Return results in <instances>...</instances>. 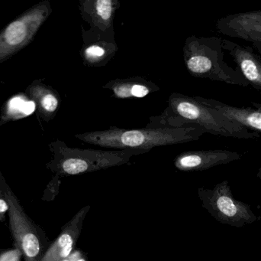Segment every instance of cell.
I'll return each mask as SVG.
<instances>
[{"label":"cell","mask_w":261,"mask_h":261,"mask_svg":"<svg viewBox=\"0 0 261 261\" xmlns=\"http://www.w3.org/2000/svg\"><path fill=\"white\" fill-rule=\"evenodd\" d=\"M147 127H199L215 136L240 139H257V132L248 130L198 102L194 97L173 92L169 97L167 108L160 116H150Z\"/></svg>","instance_id":"obj_1"},{"label":"cell","mask_w":261,"mask_h":261,"mask_svg":"<svg viewBox=\"0 0 261 261\" xmlns=\"http://www.w3.org/2000/svg\"><path fill=\"white\" fill-rule=\"evenodd\" d=\"M199 127H149L122 129L110 127L107 130L76 135L86 144L116 150H144L148 153L154 147L193 142L205 134Z\"/></svg>","instance_id":"obj_2"},{"label":"cell","mask_w":261,"mask_h":261,"mask_svg":"<svg viewBox=\"0 0 261 261\" xmlns=\"http://www.w3.org/2000/svg\"><path fill=\"white\" fill-rule=\"evenodd\" d=\"M222 38L216 36L191 35L186 39L184 64L187 72L195 78H205L229 85L246 87L248 81L239 68H234L224 59Z\"/></svg>","instance_id":"obj_3"},{"label":"cell","mask_w":261,"mask_h":261,"mask_svg":"<svg viewBox=\"0 0 261 261\" xmlns=\"http://www.w3.org/2000/svg\"><path fill=\"white\" fill-rule=\"evenodd\" d=\"M55 170L61 175L76 176L119 167L129 162L130 158L147 152L137 150H99L68 147L58 148Z\"/></svg>","instance_id":"obj_4"},{"label":"cell","mask_w":261,"mask_h":261,"mask_svg":"<svg viewBox=\"0 0 261 261\" xmlns=\"http://www.w3.org/2000/svg\"><path fill=\"white\" fill-rule=\"evenodd\" d=\"M198 194L202 207L220 223L242 228L258 219L249 205L233 197L227 180L218 184L213 189L199 188Z\"/></svg>","instance_id":"obj_5"},{"label":"cell","mask_w":261,"mask_h":261,"mask_svg":"<svg viewBox=\"0 0 261 261\" xmlns=\"http://www.w3.org/2000/svg\"><path fill=\"white\" fill-rule=\"evenodd\" d=\"M6 199L9 204V226L15 248L21 251L25 261H41L44 244L36 225L28 217L13 192L6 188Z\"/></svg>","instance_id":"obj_6"},{"label":"cell","mask_w":261,"mask_h":261,"mask_svg":"<svg viewBox=\"0 0 261 261\" xmlns=\"http://www.w3.org/2000/svg\"><path fill=\"white\" fill-rule=\"evenodd\" d=\"M81 59L86 67H102L107 65L119 51L115 32H99L82 28Z\"/></svg>","instance_id":"obj_7"},{"label":"cell","mask_w":261,"mask_h":261,"mask_svg":"<svg viewBox=\"0 0 261 261\" xmlns=\"http://www.w3.org/2000/svg\"><path fill=\"white\" fill-rule=\"evenodd\" d=\"M90 205L81 208L63 228L61 234L47 248L41 261H66L72 254L73 248L82 231Z\"/></svg>","instance_id":"obj_8"},{"label":"cell","mask_w":261,"mask_h":261,"mask_svg":"<svg viewBox=\"0 0 261 261\" xmlns=\"http://www.w3.org/2000/svg\"><path fill=\"white\" fill-rule=\"evenodd\" d=\"M242 157L241 153L229 150L187 151L175 158L174 167L179 171H202L239 160Z\"/></svg>","instance_id":"obj_9"},{"label":"cell","mask_w":261,"mask_h":261,"mask_svg":"<svg viewBox=\"0 0 261 261\" xmlns=\"http://www.w3.org/2000/svg\"><path fill=\"white\" fill-rule=\"evenodd\" d=\"M120 5L118 0H80L79 10L90 29L108 33L115 32V15Z\"/></svg>","instance_id":"obj_10"},{"label":"cell","mask_w":261,"mask_h":261,"mask_svg":"<svg viewBox=\"0 0 261 261\" xmlns=\"http://www.w3.org/2000/svg\"><path fill=\"white\" fill-rule=\"evenodd\" d=\"M223 50L228 52L237 68L248 81L250 86L261 90V57L254 53L249 46L242 45L234 41L222 38Z\"/></svg>","instance_id":"obj_11"},{"label":"cell","mask_w":261,"mask_h":261,"mask_svg":"<svg viewBox=\"0 0 261 261\" xmlns=\"http://www.w3.org/2000/svg\"><path fill=\"white\" fill-rule=\"evenodd\" d=\"M195 99L228 118L230 121L248 129L261 132V104L251 102L254 107H237L213 98L194 97Z\"/></svg>","instance_id":"obj_12"},{"label":"cell","mask_w":261,"mask_h":261,"mask_svg":"<svg viewBox=\"0 0 261 261\" xmlns=\"http://www.w3.org/2000/svg\"><path fill=\"white\" fill-rule=\"evenodd\" d=\"M102 88L112 91L118 99H139L161 90L153 81L139 76L111 80L102 86Z\"/></svg>","instance_id":"obj_13"},{"label":"cell","mask_w":261,"mask_h":261,"mask_svg":"<svg viewBox=\"0 0 261 261\" xmlns=\"http://www.w3.org/2000/svg\"><path fill=\"white\" fill-rule=\"evenodd\" d=\"M216 28L222 35L261 43V25L233 21L225 16L218 20Z\"/></svg>","instance_id":"obj_14"},{"label":"cell","mask_w":261,"mask_h":261,"mask_svg":"<svg viewBox=\"0 0 261 261\" xmlns=\"http://www.w3.org/2000/svg\"><path fill=\"white\" fill-rule=\"evenodd\" d=\"M27 35L25 25L23 21H15L11 23L6 30L5 38L10 45H18L24 41Z\"/></svg>","instance_id":"obj_15"},{"label":"cell","mask_w":261,"mask_h":261,"mask_svg":"<svg viewBox=\"0 0 261 261\" xmlns=\"http://www.w3.org/2000/svg\"><path fill=\"white\" fill-rule=\"evenodd\" d=\"M9 110L12 113H20L28 116L35 111V104L34 101H26L21 98H14L9 101Z\"/></svg>","instance_id":"obj_16"},{"label":"cell","mask_w":261,"mask_h":261,"mask_svg":"<svg viewBox=\"0 0 261 261\" xmlns=\"http://www.w3.org/2000/svg\"><path fill=\"white\" fill-rule=\"evenodd\" d=\"M226 17L233 21L261 25V10L240 12L234 15H227Z\"/></svg>","instance_id":"obj_17"},{"label":"cell","mask_w":261,"mask_h":261,"mask_svg":"<svg viewBox=\"0 0 261 261\" xmlns=\"http://www.w3.org/2000/svg\"><path fill=\"white\" fill-rule=\"evenodd\" d=\"M41 105L43 109L47 113H55L59 106V100L53 93H46L41 100Z\"/></svg>","instance_id":"obj_18"},{"label":"cell","mask_w":261,"mask_h":261,"mask_svg":"<svg viewBox=\"0 0 261 261\" xmlns=\"http://www.w3.org/2000/svg\"><path fill=\"white\" fill-rule=\"evenodd\" d=\"M22 255L18 249L9 251L0 256V261H19L20 256Z\"/></svg>","instance_id":"obj_19"},{"label":"cell","mask_w":261,"mask_h":261,"mask_svg":"<svg viewBox=\"0 0 261 261\" xmlns=\"http://www.w3.org/2000/svg\"><path fill=\"white\" fill-rule=\"evenodd\" d=\"M9 211V204L6 199V188L0 189V220H3L5 214Z\"/></svg>","instance_id":"obj_20"},{"label":"cell","mask_w":261,"mask_h":261,"mask_svg":"<svg viewBox=\"0 0 261 261\" xmlns=\"http://www.w3.org/2000/svg\"><path fill=\"white\" fill-rule=\"evenodd\" d=\"M68 259V258H67ZM66 261H69L67 260ZM74 261H88L87 260V257L84 255V254H81L79 256H78L77 258L75 259Z\"/></svg>","instance_id":"obj_21"},{"label":"cell","mask_w":261,"mask_h":261,"mask_svg":"<svg viewBox=\"0 0 261 261\" xmlns=\"http://www.w3.org/2000/svg\"><path fill=\"white\" fill-rule=\"evenodd\" d=\"M253 45H254V47L256 49H257V52L260 53V57H261V43L258 42H254L252 43Z\"/></svg>","instance_id":"obj_22"},{"label":"cell","mask_w":261,"mask_h":261,"mask_svg":"<svg viewBox=\"0 0 261 261\" xmlns=\"http://www.w3.org/2000/svg\"><path fill=\"white\" fill-rule=\"evenodd\" d=\"M257 177L259 178V179H261V167L260 169H259L258 173H257Z\"/></svg>","instance_id":"obj_23"}]
</instances>
